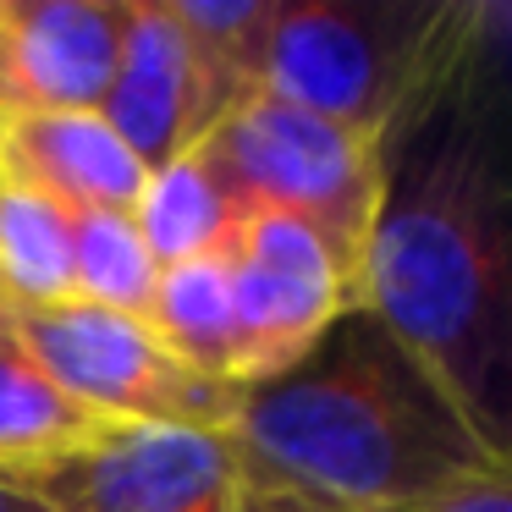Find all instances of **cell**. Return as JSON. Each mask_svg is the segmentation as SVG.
<instances>
[{
    "label": "cell",
    "mask_w": 512,
    "mask_h": 512,
    "mask_svg": "<svg viewBox=\"0 0 512 512\" xmlns=\"http://www.w3.org/2000/svg\"><path fill=\"white\" fill-rule=\"evenodd\" d=\"M479 61L386 144V193L358 270V309L375 314L507 457L512 188L501 94L479 78Z\"/></svg>",
    "instance_id": "cell-1"
},
{
    "label": "cell",
    "mask_w": 512,
    "mask_h": 512,
    "mask_svg": "<svg viewBox=\"0 0 512 512\" xmlns=\"http://www.w3.org/2000/svg\"><path fill=\"white\" fill-rule=\"evenodd\" d=\"M243 512H408L512 463L353 303L226 424Z\"/></svg>",
    "instance_id": "cell-2"
},
{
    "label": "cell",
    "mask_w": 512,
    "mask_h": 512,
    "mask_svg": "<svg viewBox=\"0 0 512 512\" xmlns=\"http://www.w3.org/2000/svg\"><path fill=\"white\" fill-rule=\"evenodd\" d=\"M490 6H391V0H281L265 56V94L391 144L479 56Z\"/></svg>",
    "instance_id": "cell-3"
},
{
    "label": "cell",
    "mask_w": 512,
    "mask_h": 512,
    "mask_svg": "<svg viewBox=\"0 0 512 512\" xmlns=\"http://www.w3.org/2000/svg\"><path fill=\"white\" fill-rule=\"evenodd\" d=\"M199 155L232 210H276L309 226L358 298V270L386 193V144L259 89L204 138Z\"/></svg>",
    "instance_id": "cell-4"
},
{
    "label": "cell",
    "mask_w": 512,
    "mask_h": 512,
    "mask_svg": "<svg viewBox=\"0 0 512 512\" xmlns=\"http://www.w3.org/2000/svg\"><path fill=\"white\" fill-rule=\"evenodd\" d=\"M17 342L78 408L111 424H182V430H226L243 386L188 369L149 320L111 314L94 303L56 309H6Z\"/></svg>",
    "instance_id": "cell-5"
},
{
    "label": "cell",
    "mask_w": 512,
    "mask_h": 512,
    "mask_svg": "<svg viewBox=\"0 0 512 512\" xmlns=\"http://www.w3.org/2000/svg\"><path fill=\"white\" fill-rule=\"evenodd\" d=\"M12 479L56 512H243L226 430L116 424L89 452Z\"/></svg>",
    "instance_id": "cell-6"
},
{
    "label": "cell",
    "mask_w": 512,
    "mask_h": 512,
    "mask_svg": "<svg viewBox=\"0 0 512 512\" xmlns=\"http://www.w3.org/2000/svg\"><path fill=\"white\" fill-rule=\"evenodd\" d=\"M232 303H237V375L243 386L303 358L336 314L353 309V281L336 254L303 221L276 210H237L232 243Z\"/></svg>",
    "instance_id": "cell-7"
},
{
    "label": "cell",
    "mask_w": 512,
    "mask_h": 512,
    "mask_svg": "<svg viewBox=\"0 0 512 512\" xmlns=\"http://www.w3.org/2000/svg\"><path fill=\"white\" fill-rule=\"evenodd\" d=\"M248 94L204 56L177 23L171 0H127V39L100 100L111 133L144 171L193 155Z\"/></svg>",
    "instance_id": "cell-8"
},
{
    "label": "cell",
    "mask_w": 512,
    "mask_h": 512,
    "mask_svg": "<svg viewBox=\"0 0 512 512\" xmlns=\"http://www.w3.org/2000/svg\"><path fill=\"white\" fill-rule=\"evenodd\" d=\"M127 0H0V111H100Z\"/></svg>",
    "instance_id": "cell-9"
},
{
    "label": "cell",
    "mask_w": 512,
    "mask_h": 512,
    "mask_svg": "<svg viewBox=\"0 0 512 512\" xmlns=\"http://www.w3.org/2000/svg\"><path fill=\"white\" fill-rule=\"evenodd\" d=\"M149 171L100 111H0V188L39 193L61 210L133 215Z\"/></svg>",
    "instance_id": "cell-10"
},
{
    "label": "cell",
    "mask_w": 512,
    "mask_h": 512,
    "mask_svg": "<svg viewBox=\"0 0 512 512\" xmlns=\"http://www.w3.org/2000/svg\"><path fill=\"white\" fill-rule=\"evenodd\" d=\"M116 424L78 408L45 369L17 342L12 314L0 309V474L56 463V457L89 452Z\"/></svg>",
    "instance_id": "cell-11"
},
{
    "label": "cell",
    "mask_w": 512,
    "mask_h": 512,
    "mask_svg": "<svg viewBox=\"0 0 512 512\" xmlns=\"http://www.w3.org/2000/svg\"><path fill=\"white\" fill-rule=\"evenodd\" d=\"M149 331L171 347L188 369L226 386H243L237 375V303H232V265L226 254H204L193 265L160 270Z\"/></svg>",
    "instance_id": "cell-12"
},
{
    "label": "cell",
    "mask_w": 512,
    "mask_h": 512,
    "mask_svg": "<svg viewBox=\"0 0 512 512\" xmlns=\"http://www.w3.org/2000/svg\"><path fill=\"white\" fill-rule=\"evenodd\" d=\"M133 226L144 237L155 270H177L204 254H226L237 210L226 199V188L215 182V171L204 166V155L193 149V155L144 177V193L133 204Z\"/></svg>",
    "instance_id": "cell-13"
},
{
    "label": "cell",
    "mask_w": 512,
    "mask_h": 512,
    "mask_svg": "<svg viewBox=\"0 0 512 512\" xmlns=\"http://www.w3.org/2000/svg\"><path fill=\"white\" fill-rule=\"evenodd\" d=\"M0 292L6 309L72 303V210L0 188Z\"/></svg>",
    "instance_id": "cell-14"
},
{
    "label": "cell",
    "mask_w": 512,
    "mask_h": 512,
    "mask_svg": "<svg viewBox=\"0 0 512 512\" xmlns=\"http://www.w3.org/2000/svg\"><path fill=\"white\" fill-rule=\"evenodd\" d=\"M155 259L127 210H78L72 215V298L111 314L149 320L155 303Z\"/></svg>",
    "instance_id": "cell-15"
},
{
    "label": "cell",
    "mask_w": 512,
    "mask_h": 512,
    "mask_svg": "<svg viewBox=\"0 0 512 512\" xmlns=\"http://www.w3.org/2000/svg\"><path fill=\"white\" fill-rule=\"evenodd\" d=\"M188 39L237 83L243 94L265 89L270 28H276L281 0H171Z\"/></svg>",
    "instance_id": "cell-16"
},
{
    "label": "cell",
    "mask_w": 512,
    "mask_h": 512,
    "mask_svg": "<svg viewBox=\"0 0 512 512\" xmlns=\"http://www.w3.org/2000/svg\"><path fill=\"white\" fill-rule=\"evenodd\" d=\"M408 512H512V474L468 479V485H452V490H441V496L419 501Z\"/></svg>",
    "instance_id": "cell-17"
},
{
    "label": "cell",
    "mask_w": 512,
    "mask_h": 512,
    "mask_svg": "<svg viewBox=\"0 0 512 512\" xmlns=\"http://www.w3.org/2000/svg\"><path fill=\"white\" fill-rule=\"evenodd\" d=\"M0 512H56V507H45V501H39L34 490H23L12 474H0Z\"/></svg>",
    "instance_id": "cell-18"
},
{
    "label": "cell",
    "mask_w": 512,
    "mask_h": 512,
    "mask_svg": "<svg viewBox=\"0 0 512 512\" xmlns=\"http://www.w3.org/2000/svg\"><path fill=\"white\" fill-rule=\"evenodd\" d=\"M0 309H6V292H0Z\"/></svg>",
    "instance_id": "cell-19"
}]
</instances>
